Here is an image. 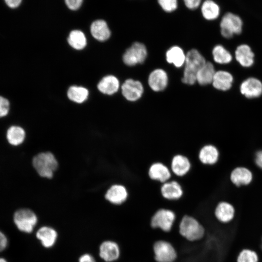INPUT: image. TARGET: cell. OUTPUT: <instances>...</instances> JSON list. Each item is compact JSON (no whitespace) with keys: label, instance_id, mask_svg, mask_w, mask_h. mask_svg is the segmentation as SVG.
<instances>
[{"label":"cell","instance_id":"d6a6232c","mask_svg":"<svg viewBox=\"0 0 262 262\" xmlns=\"http://www.w3.org/2000/svg\"><path fill=\"white\" fill-rule=\"evenodd\" d=\"M158 2L163 10L166 12H173L178 7L177 0H159Z\"/></svg>","mask_w":262,"mask_h":262},{"label":"cell","instance_id":"ffe728a7","mask_svg":"<svg viewBox=\"0 0 262 262\" xmlns=\"http://www.w3.org/2000/svg\"><path fill=\"white\" fill-rule=\"evenodd\" d=\"M36 237L44 247L50 248L55 244L58 234L53 228L48 226H43L37 230Z\"/></svg>","mask_w":262,"mask_h":262},{"label":"cell","instance_id":"52a82bcc","mask_svg":"<svg viewBox=\"0 0 262 262\" xmlns=\"http://www.w3.org/2000/svg\"><path fill=\"white\" fill-rule=\"evenodd\" d=\"M152 251L156 262H175L178 257L174 246L164 240L155 241L153 244Z\"/></svg>","mask_w":262,"mask_h":262},{"label":"cell","instance_id":"ba28073f","mask_svg":"<svg viewBox=\"0 0 262 262\" xmlns=\"http://www.w3.org/2000/svg\"><path fill=\"white\" fill-rule=\"evenodd\" d=\"M147 56L146 46L142 43L136 42L126 50L123 55L122 60L126 66H132L143 63Z\"/></svg>","mask_w":262,"mask_h":262},{"label":"cell","instance_id":"603a6c76","mask_svg":"<svg viewBox=\"0 0 262 262\" xmlns=\"http://www.w3.org/2000/svg\"><path fill=\"white\" fill-rule=\"evenodd\" d=\"M92 36L99 41H104L109 38L111 32L106 22L102 19L94 21L90 28Z\"/></svg>","mask_w":262,"mask_h":262},{"label":"cell","instance_id":"484cf974","mask_svg":"<svg viewBox=\"0 0 262 262\" xmlns=\"http://www.w3.org/2000/svg\"><path fill=\"white\" fill-rule=\"evenodd\" d=\"M212 54L214 62L220 65L229 64L232 60L231 53L220 44H217L213 47Z\"/></svg>","mask_w":262,"mask_h":262},{"label":"cell","instance_id":"5bb4252c","mask_svg":"<svg viewBox=\"0 0 262 262\" xmlns=\"http://www.w3.org/2000/svg\"><path fill=\"white\" fill-rule=\"evenodd\" d=\"M170 169L163 163L157 162L152 163L148 169L149 178L162 184L169 180L171 177Z\"/></svg>","mask_w":262,"mask_h":262},{"label":"cell","instance_id":"1f68e13d","mask_svg":"<svg viewBox=\"0 0 262 262\" xmlns=\"http://www.w3.org/2000/svg\"><path fill=\"white\" fill-rule=\"evenodd\" d=\"M259 258L257 253L249 248H244L238 254L237 262H259Z\"/></svg>","mask_w":262,"mask_h":262},{"label":"cell","instance_id":"83f0119b","mask_svg":"<svg viewBox=\"0 0 262 262\" xmlns=\"http://www.w3.org/2000/svg\"><path fill=\"white\" fill-rule=\"evenodd\" d=\"M198 157L203 164H212L217 162L218 157V152L214 146L206 145L200 149Z\"/></svg>","mask_w":262,"mask_h":262},{"label":"cell","instance_id":"2e32d148","mask_svg":"<svg viewBox=\"0 0 262 262\" xmlns=\"http://www.w3.org/2000/svg\"><path fill=\"white\" fill-rule=\"evenodd\" d=\"M234 57L243 67L249 68L254 65L255 54L248 45L242 44L238 46L234 51Z\"/></svg>","mask_w":262,"mask_h":262},{"label":"cell","instance_id":"d6986e66","mask_svg":"<svg viewBox=\"0 0 262 262\" xmlns=\"http://www.w3.org/2000/svg\"><path fill=\"white\" fill-rule=\"evenodd\" d=\"M214 214L217 221L223 224H227L234 219L235 210L231 204L222 201L216 206Z\"/></svg>","mask_w":262,"mask_h":262},{"label":"cell","instance_id":"ac0fdd59","mask_svg":"<svg viewBox=\"0 0 262 262\" xmlns=\"http://www.w3.org/2000/svg\"><path fill=\"white\" fill-rule=\"evenodd\" d=\"M233 82V76L230 72L220 70L216 71L212 84L218 90L227 91L231 89Z\"/></svg>","mask_w":262,"mask_h":262},{"label":"cell","instance_id":"7402d4cb","mask_svg":"<svg viewBox=\"0 0 262 262\" xmlns=\"http://www.w3.org/2000/svg\"><path fill=\"white\" fill-rule=\"evenodd\" d=\"M165 58L168 63L173 64L177 68H180L185 64L186 54L180 47L174 46L166 51Z\"/></svg>","mask_w":262,"mask_h":262},{"label":"cell","instance_id":"f546056e","mask_svg":"<svg viewBox=\"0 0 262 262\" xmlns=\"http://www.w3.org/2000/svg\"><path fill=\"white\" fill-rule=\"evenodd\" d=\"M88 94V91L85 88L73 86L69 88L67 95L70 100L76 103H81L87 99Z\"/></svg>","mask_w":262,"mask_h":262},{"label":"cell","instance_id":"30bf717a","mask_svg":"<svg viewBox=\"0 0 262 262\" xmlns=\"http://www.w3.org/2000/svg\"><path fill=\"white\" fill-rule=\"evenodd\" d=\"M121 249L118 244L113 240L102 242L99 247V256L105 262H114L119 259Z\"/></svg>","mask_w":262,"mask_h":262},{"label":"cell","instance_id":"9a60e30c","mask_svg":"<svg viewBox=\"0 0 262 262\" xmlns=\"http://www.w3.org/2000/svg\"><path fill=\"white\" fill-rule=\"evenodd\" d=\"M168 77L165 70L161 68L155 69L149 75L148 84L154 92H161L167 87Z\"/></svg>","mask_w":262,"mask_h":262},{"label":"cell","instance_id":"836d02e7","mask_svg":"<svg viewBox=\"0 0 262 262\" xmlns=\"http://www.w3.org/2000/svg\"><path fill=\"white\" fill-rule=\"evenodd\" d=\"M9 110V102L7 99L2 97H0V116H6Z\"/></svg>","mask_w":262,"mask_h":262},{"label":"cell","instance_id":"6da1fadb","mask_svg":"<svg viewBox=\"0 0 262 262\" xmlns=\"http://www.w3.org/2000/svg\"><path fill=\"white\" fill-rule=\"evenodd\" d=\"M206 62L204 57L198 50L193 49L189 50L186 54L181 82L187 85L194 84L196 82V75L198 70Z\"/></svg>","mask_w":262,"mask_h":262},{"label":"cell","instance_id":"d590c367","mask_svg":"<svg viewBox=\"0 0 262 262\" xmlns=\"http://www.w3.org/2000/svg\"><path fill=\"white\" fill-rule=\"evenodd\" d=\"M68 7L71 10H76L81 5L82 0H66L65 1Z\"/></svg>","mask_w":262,"mask_h":262},{"label":"cell","instance_id":"4316f807","mask_svg":"<svg viewBox=\"0 0 262 262\" xmlns=\"http://www.w3.org/2000/svg\"><path fill=\"white\" fill-rule=\"evenodd\" d=\"M252 175L251 172L244 167H238L231 173L230 179L236 185H246L252 180Z\"/></svg>","mask_w":262,"mask_h":262},{"label":"cell","instance_id":"7c38bea8","mask_svg":"<svg viewBox=\"0 0 262 262\" xmlns=\"http://www.w3.org/2000/svg\"><path fill=\"white\" fill-rule=\"evenodd\" d=\"M239 89L246 98H259L262 95V82L255 77H249L241 82Z\"/></svg>","mask_w":262,"mask_h":262},{"label":"cell","instance_id":"ab89813d","mask_svg":"<svg viewBox=\"0 0 262 262\" xmlns=\"http://www.w3.org/2000/svg\"><path fill=\"white\" fill-rule=\"evenodd\" d=\"M255 162L257 165L262 168V151L257 152L255 158Z\"/></svg>","mask_w":262,"mask_h":262},{"label":"cell","instance_id":"3957f363","mask_svg":"<svg viewBox=\"0 0 262 262\" xmlns=\"http://www.w3.org/2000/svg\"><path fill=\"white\" fill-rule=\"evenodd\" d=\"M32 165L41 177L51 179L58 167V163L50 152H40L32 159Z\"/></svg>","mask_w":262,"mask_h":262},{"label":"cell","instance_id":"f1b7e54d","mask_svg":"<svg viewBox=\"0 0 262 262\" xmlns=\"http://www.w3.org/2000/svg\"><path fill=\"white\" fill-rule=\"evenodd\" d=\"M25 137V132L24 129L18 126L10 127L6 132V138L8 143L14 146L22 143Z\"/></svg>","mask_w":262,"mask_h":262},{"label":"cell","instance_id":"8992f818","mask_svg":"<svg viewBox=\"0 0 262 262\" xmlns=\"http://www.w3.org/2000/svg\"><path fill=\"white\" fill-rule=\"evenodd\" d=\"M13 221L16 228L21 231L31 233L36 226L38 219L36 214L31 210L22 208L15 212Z\"/></svg>","mask_w":262,"mask_h":262},{"label":"cell","instance_id":"7a4b0ae2","mask_svg":"<svg viewBox=\"0 0 262 262\" xmlns=\"http://www.w3.org/2000/svg\"><path fill=\"white\" fill-rule=\"evenodd\" d=\"M178 229L180 234L190 242L200 240L205 234V229L200 222L195 217L187 214L181 218Z\"/></svg>","mask_w":262,"mask_h":262},{"label":"cell","instance_id":"74e56055","mask_svg":"<svg viewBox=\"0 0 262 262\" xmlns=\"http://www.w3.org/2000/svg\"><path fill=\"white\" fill-rule=\"evenodd\" d=\"M79 262H96V261L91 255L85 253L81 256Z\"/></svg>","mask_w":262,"mask_h":262},{"label":"cell","instance_id":"e0dca14e","mask_svg":"<svg viewBox=\"0 0 262 262\" xmlns=\"http://www.w3.org/2000/svg\"><path fill=\"white\" fill-rule=\"evenodd\" d=\"M189 159L181 154H177L173 156L170 163V169L176 176L182 177L186 175L191 168Z\"/></svg>","mask_w":262,"mask_h":262},{"label":"cell","instance_id":"4dcf8cb0","mask_svg":"<svg viewBox=\"0 0 262 262\" xmlns=\"http://www.w3.org/2000/svg\"><path fill=\"white\" fill-rule=\"evenodd\" d=\"M67 41L69 44L76 49H82L86 45V39L84 33L79 30L71 31L69 33Z\"/></svg>","mask_w":262,"mask_h":262},{"label":"cell","instance_id":"d4e9b609","mask_svg":"<svg viewBox=\"0 0 262 262\" xmlns=\"http://www.w3.org/2000/svg\"><path fill=\"white\" fill-rule=\"evenodd\" d=\"M201 12L204 19L209 21L214 20L220 16V7L215 1L207 0L202 4Z\"/></svg>","mask_w":262,"mask_h":262},{"label":"cell","instance_id":"60d3db41","mask_svg":"<svg viewBox=\"0 0 262 262\" xmlns=\"http://www.w3.org/2000/svg\"><path fill=\"white\" fill-rule=\"evenodd\" d=\"M0 262H7V261L4 258H1L0 259Z\"/></svg>","mask_w":262,"mask_h":262},{"label":"cell","instance_id":"44dd1931","mask_svg":"<svg viewBox=\"0 0 262 262\" xmlns=\"http://www.w3.org/2000/svg\"><path fill=\"white\" fill-rule=\"evenodd\" d=\"M120 83L118 79L115 76L108 75L103 77L98 84V90L102 93L112 95L119 89Z\"/></svg>","mask_w":262,"mask_h":262},{"label":"cell","instance_id":"cb8c5ba5","mask_svg":"<svg viewBox=\"0 0 262 262\" xmlns=\"http://www.w3.org/2000/svg\"><path fill=\"white\" fill-rule=\"evenodd\" d=\"M215 72L213 65L210 62H206L197 73L196 82L202 86L212 84Z\"/></svg>","mask_w":262,"mask_h":262},{"label":"cell","instance_id":"9c48e42d","mask_svg":"<svg viewBox=\"0 0 262 262\" xmlns=\"http://www.w3.org/2000/svg\"><path fill=\"white\" fill-rule=\"evenodd\" d=\"M121 89L123 97L131 102L138 100L144 91L142 83L139 81L132 79L125 80L121 86Z\"/></svg>","mask_w":262,"mask_h":262},{"label":"cell","instance_id":"f35d334b","mask_svg":"<svg viewBox=\"0 0 262 262\" xmlns=\"http://www.w3.org/2000/svg\"><path fill=\"white\" fill-rule=\"evenodd\" d=\"M21 0H6L5 2L10 7L15 8L19 6L21 3Z\"/></svg>","mask_w":262,"mask_h":262},{"label":"cell","instance_id":"e575fe53","mask_svg":"<svg viewBox=\"0 0 262 262\" xmlns=\"http://www.w3.org/2000/svg\"><path fill=\"white\" fill-rule=\"evenodd\" d=\"M200 0H185L184 3L187 8L190 10H195L200 5Z\"/></svg>","mask_w":262,"mask_h":262},{"label":"cell","instance_id":"b9f144b4","mask_svg":"<svg viewBox=\"0 0 262 262\" xmlns=\"http://www.w3.org/2000/svg\"></svg>","mask_w":262,"mask_h":262},{"label":"cell","instance_id":"5b68a950","mask_svg":"<svg viewBox=\"0 0 262 262\" xmlns=\"http://www.w3.org/2000/svg\"><path fill=\"white\" fill-rule=\"evenodd\" d=\"M243 26V20L239 16L227 12L223 15L220 22L221 34L225 38L230 39L234 35L241 33Z\"/></svg>","mask_w":262,"mask_h":262},{"label":"cell","instance_id":"8fae6325","mask_svg":"<svg viewBox=\"0 0 262 262\" xmlns=\"http://www.w3.org/2000/svg\"><path fill=\"white\" fill-rule=\"evenodd\" d=\"M105 199L114 205H121L125 202L129 197L127 188L120 183L111 185L105 194Z\"/></svg>","mask_w":262,"mask_h":262},{"label":"cell","instance_id":"4fadbf2b","mask_svg":"<svg viewBox=\"0 0 262 262\" xmlns=\"http://www.w3.org/2000/svg\"><path fill=\"white\" fill-rule=\"evenodd\" d=\"M160 194L166 200L174 201L182 197L183 190L178 181L175 180H169L161 186Z\"/></svg>","mask_w":262,"mask_h":262},{"label":"cell","instance_id":"277c9868","mask_svg":"<svg viewBox=\"0 0 262 262\" xmlns=\"http://www.w3.org/2000/svg\"><path fill=\"white\" fill-rule=\"evenodd\" d=\"M176 220L175 213L171 209L162 208L152 214L150 225L154 229H159L164 232L171 231Z\"/></svg>","mask_w":262,"mask_h":262},{"label":"cell","instance_id":"8d00e7d4","mask_svg":"<svg viewBox=\"0 0 262 262\" xmlns=\"http://www.w3.org/2000/svg\"><path fill=\"white\" fill-rule=\"evenodd\" d=\"M8 245V239L6 236L2 232L0 233V249L4 250Z\"/></svg>","mask_w":262,"mask_h":262}]
</instances>
